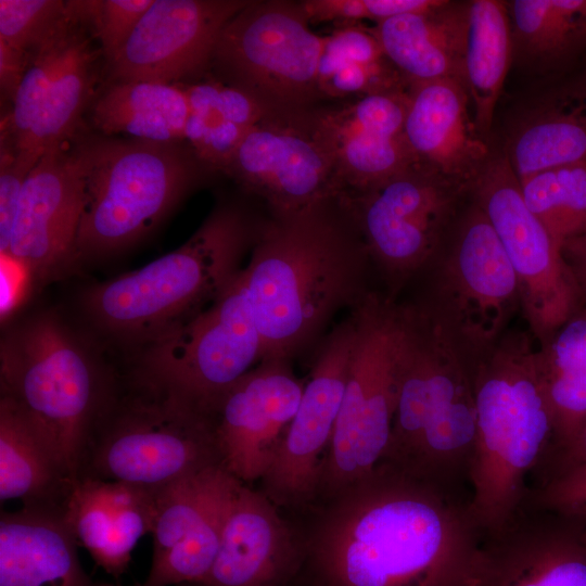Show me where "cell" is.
I'll return each mask as SVG.
<instances>
[{
    "label": "cell",
    "instance_id": "obj_1",
    "mask_svg": "<svg viewBox=\"0 0 586 586\" xmlns=\"http://www.w3.org/2000/svg\"><path fill=\"white\" fill-rule=\"evenodd\" d=\"M484 540L469 489L380 462L329 498L304 561L314 586H471Z\"/></svg>",
    "mask_w": 586,
    "mask_h": 586
},
{
    "label": "cell",
    "instance_id": "obj_2",
    "mask_svg": "<svg viewBox=\"0 0 586 586\" xmlns=\"http://www.w3.org/2000/svg\"><path fill=\"white\" fill-rule=\"evenodd\" d=\"M366 243L340 195L259 222L243 269L260 361H286L323 337L335 315L372 291Z\"/></svg>",
    "mask_w": 586,
    "mask_h": 586
},
{
    "label": "cell",
    "instance_id": "obj_3",
    "mask_svg": "<svg viewBox=\"0 0 586 586\" xmlns=\"http://www.w3.org/2000/svg\"><path fill=\"white\" fill-rule=\"evenodd\" d=\"M470 360L476 409L470 509L488 536L525 507L526 480L547 461L556 426L533 335L505 331Z\"/></svg>",
    "mask_w": 586,
    "mask_h": 586
},
{
    "label": "cell",
    "instance_id": "obj_4",
    "mask_svg": "<svg viewBox=\"0 0 586 586\" xmlns=\"http://www.w3.org/2000/svg\"><path fill=\"white\" fill-rule=\"evenodd\" d=\"M404 334L387 449L381 462L469 488L476 436L470 355L415 305L400 304Z\"/></svg>",
    "mask_w": 586,
    "mask_h": 586
},
{
    "label": "cell",
    "instance_id": "obj_5",
    "mask_svg": "<svg viewBox=\"0 0 586 586\" xmlns=\"http://www.w3.org/2000/svg\"><path fill=\"white\" fill-rule=\"evenodd\" d=\"M259 222L239 207L217 206L181 246L143 267L94 285L84 297L103 330L150 343L208 307L244 268Z\"/></svg>",
    "mask_w": 586,
    "mask_h": 586
},
{
    "label": "cell",
    "instance_id": "obj_6",
    "mask_svg": "<svg viewBox=\"0 0 586 586\" xmlns=\"http://www.w3.org/2000/svg\"><path fill=\"white\" fill-rule=\"evenodd\" d=\"M222 466L211 413L131 372L113 387L88 436L77 477L158 492Z\"/></svg>",
    "mask_w": 586,
    "mask_h": 586
},
{
    "label": "cell",
    "instance_id": "obj_7",
    "mask_svg": "<svg viewBox=\"0 0 586 586\" xmlns=\"http://www.w3.org/2000/svg\"><path fill=\"white\" fill-rule=\"evenodd\" d=\"M72 333L43 314L1 341V396L28 422L59 471L78 476L93 423L114 384Z\"/></svg>",
    "mask_w": 586,
    "mask_h": 586
},
{
    "label": "cell",
    "instance_id": "obj_8",
    "mask_svg": "<svg viewBox=\"0 0 586 586\" xmlns=\"http://www.w3.org/2000/svg\"><path fill=\"white\" fill-rule=\"evenodd\" d=\"M82 208L75 259L123 249L154 228L195 177L174 142L100 139L75 151Z\"/></svg>",
    "mask_w": 586,
    "mask_h": 586
},
{
    "label": "cell",
    "instance_id": "obj_9",
    "mask_svg": "<svg viewBox=\"0 0 586 586\" xmlns=\"http://www.w3.org/2000/svg\"><path fill=\"white\" fill-rule=\"evenodd\" d=\"M355 340L346 387L321 464L327 498L370 474L388 446L404 334L402 305L372 291L351 309Z\"/></svg>",
    "mask_w": 586,
    "mask_h": 586
},
{
    "label": "cell",
    "instance_id": "obj_10",
    "mask_svg": "<svg viewBox=\"0 0 586 586\" xmlns=\"http://www.w3.org/2000/svg\"><path fill=\"white\" fill-rule=\"evenodd\" d=\"M422 275L425 295L411 304L471 355L494 343L521 307L517 273L474 201L418 276Z\"/></svg>",
    "mask_w": 586,
    "mask_h": 586
},
{
    "label": "cell",
    "instance_id": "obj_11",
    "mask_svg": "<svg viewBox=\"0 0 586 586\" xmlns=\"http://www.w3.org/2000/svg\"><path fill=\"white\" fill-rule=\"evenodd\" d=\"M309 24L300 1H250L222 29L213 60L268 111L316 110L326 37Z\"/></svg>",
    "mask_w": 586,
    "mask_h": 586
},
{
    "label": "cell",
    "instance_id": "obj_12",
    "mask_svg": "<svg viewBox=\"0 0 586 586\" xmlns=\"http://www.w3.org/2000/svg\"><path fill=\"white\" fill-rule=\"evenodd\" d=\"M243 269L208 307L146 343L132 372L209 412L262 357Z\"/></svg>",
    "mask_w": 586,
    "mask_h": 586
},
{
    "label": "cell",
    "instance_id": "obj_13",
    "mask_svg": "<svg viewBox=\"0 0 586 586\" xmlns=\"http://www.w3.org/2000/svg\"><path fill=\"white\" fill-rule=\"evenodd\" d=\"M463 192L417 163L366 191L340 194L387 298L396 301L406 284L432 260L448 233Z\"/></svg>",
    "mask_w": 586,
    "mask_h": 586
},
{
    "label": "cell",
    "instance_id": "obj_14",
    "mask_svg": "<svg viewBox=\"0 0 586 586\" xmlns=\"http://www.w3.org/2000/svg\"><path fill=\"white\" fill-rule=\"evenodd\" d=\"M471 190L511 262L521 309L540 342L566 318L578 297L560 249L526 206L505 153L491 155Z\"/></svg>",
    "mask_w": 586,
    "mask_h": 586
},
{
    "label": "cell",
    "instance_id": "obj_15",
    "mask_svg": "<svg viewBox=\"0 0 586 586\" xmlns=\"http://www.w3.org/2000/svg\"><path fill=\"white\" fill-rule=\"evenodd\" d=\"M224 173L271 214L342 193L333 157L311 111H268L244 136Z\"/></svg>",
    "mask_w": 586,
    "mask_h": 586
},
{
    "label": "cell",
    "instance_id": "obj_16",
    "mask_svg": "<svg viewBox=\"0 0 586 586\" xmlns=\"http://www.w3.org/2000/svg\"><path fill=\"white\" fill-rule=\"evenodd\" d=\"M354 340L355 319L349 310L316 347L297 410L262 479V492L275 505H301L318 494L321 464L341 409Z\"/></svg>",
    "mask_w": 586,
    "mask_h": 586
},
{
    "label": "cell",
    "instance_id": "obj_17",
    "mask_svg": "<svg viewBox=\"0 0 586 586\" xmlns=\"http://www.w3.org/2000/svg\"><path fill=\"white\" fill-rule=\"evenodd\" d=\"M239 483L222 466H214L156 492L151 569L138 586L202 584Z\"/></svg>",
    "mask_w": 586,
    "mask_h": 586
},
{
    "label": "cell",
    "instance_id": "obj_18",
    "mask_svg": "<svg viewBox=\"0 0 586 586\" xmlns=\"http://www.w3.org/2000/svg\"><path fill=\"white\" fill-rule=\"evenodd\" d=\"M290 364L259 361L209 411L220 462L244 484L266 474L297 410L305 384Z\"/></svg>",
    "mask_w": 586,
    "mask_h": 586
},
{
    "label": "cell",
    "instance_id": "obj_19",
    "mask_svg": "<svg viewBox=\"0 0 586 586\" xmlns=\"http://www.w3.org/2000/svg\"><path fill=\"white\" fill-rule=\"evenodd\" d=\"M247 0H154L110 63L117 81L173 82L202 71Z\"/></svg>",
    "mask_w": 586,
    "mask_h": 586
},
{
    "label": "cell",
    "instance_id": "obj_20",
    "mask_svg": "<svg viewBox=\"0 0 586 586\" xmlns=\"http://www.w3.org/2000/svg\"><path fill=\"white\" fill-rule=\"evenodd\" d=\"M409 88L314 110L343 192H361L417 164L405 136Z\"/></svg>",
    "mask_w": 586,
    "mask_h": 586
},
{
    "label": "cell",
    "instance_id": "obj_21",
    "mask_svg": "<svg viewBox=\"0 0 586 586\" xmlns=\"http://www.w3.org/2000/svg\"><path fill=\"white\" fill-rule=\"evenodd\" d=\"M63 145L47 151L28 174L8 253L1 255L38 280L59 275L75 260L82 180L75 152Z\"/></svg>",
    "mask_w": 586,
    "mask_h": 586
},
{
    "label": "cell",
    "instance_id": "obj_22",
    "mask_svg": "<svg viewBox=\"0 0 586 586\" xmlns=\"http://www.w3.org/2000/svg\"><path fill=\"white\" fill-rule=\"evenodd\" d=\"M471 586H586V545L575 522L526 504L485 536Z\"/></svg>",
    "mask_w": 586,
    "mask_h": 586
},
{
    "label": "cell",
    "instance_id": "obj_23",
    "mask_svg": "<svg viewBox=\"0 0 586 586\" xmlns=\"http://www.w3.org/2000/svg\"><path fill=\"white\" fill-rule=\"evenodd\" d=\"M263 493L240 482L228 505L214 564L199 586H284L304 562L293 537Z\"/></svg>",
    "mask_w": 586,
    "mask_h": 586
},
{
    "label": "cell",
    "instance_id": "obj_24",
    "mask_svg": "<svg viewBox=\"0 0 586 586\" xmlns=\"http://www.w3.org/2000/svg\"><path fill=\"white\" fill-rule=\"evenodd\" d=\"M469 95L456 79L409 86L405 136L421 166L459 189L471 190L491 153L468 112Z\"/></svg>",
    "mask_w": 586,
    "mask_h": 586
},
{
    "label": "cell",
    "instance_id": "obj_25",
    "mask_svg": "<svg viewBox=\"0 0 586 586\" xmlns=\"http://www.w3.org/2000/svg\"><path fill=\"white\" fill-rule=\"evenodd\" d=\"M156 492L117 481L73 480L64 519L78 544L115 578L127 569L131 551L152 533Z\"/></svg>",
    "mask_w": 586,
    "mask_h": 586
},
{
    "label": "cell",
    "instance_id": "obj_26",
    "mask_svg": "<svg viewBox=\"0 0 586 586\" xmlns=\"http://www.w3.org/2000/svg\"><path fill=\"white\" fill-rule=\"evenodd\" d=\"M64 507H26L0 517V586H117L82 569Z\"/></svg>",
    "mask_w": 586,
    "mask_h": 586
},
{
    "label": "cell",
    "instance_id": "obj_27",
    "mask_svg": "<svg viewBox=\"0 0 586 586\" xmlns=\"http://www.w3.org/2000/svg\"><path fill=\"white\" fill-rule=\"evenodd\" d=\"M519 181L586 162V78L539 95L513 118L504 152Z\"/></svg>",
    "mask_w": 586,
    "mask_h": 586
},
{
    "label": "cell",
    "instance_id": "obj_28",
    "mask_svg": "<svg viewBox=\"0 0 586 586\" xmlns=\"http://www.w3.org/2000/svg\"><path fill=\"white\" fill-rule=\"evenodd\" d=\"M468 16L469 1L443 0L430 10L374 23L370 31L409 86L437 79L463 85Z\"/></svg>",
    "mask_w": 586,
    "mask_h": 586
},
{
    "label": "cell",
    "instance_id": "obj_29",
    "mask_svg": "<svg viewBox=\"0 0 586 586\" xmlns=\"http://www.w3.org/2000/svg\"><path fill=\"white\" fill-rule=\"evenodd\" d=\"M537 355L556 426L548 461L586 423V296L578 295L566 318L537 343Z\"/></svg>",
    "mask_w": 586,
    "mask_h": 586
},
{
    "label": "cell",
    "instance_id": "obj_30",
    "mask_svg": "<svg viewBox=\"0 0 586 586\" xmlns=\"http://www.w3.org/2000/svg\"><path fill=\"white\" fill-rule=\"evenodd\" d=\"M190 104L186 85L125 80L112 85L95 102L93 123L104 133H126L138 140L184 139Z\"/></svg>",
    "mask_w": 586,
    "mask_h": 586
},
{
    "label": "cell",
    "instance_id": "obj_31",
    "mask_svg": "<svg viewBox=\"0 0 586 586\" xmlns=\"http://www.w3.org/2000/svg\"><path fill=\"white\" fill-rule=\"evenodd\" d=\"M190 115L184 139L203 165L224 171L247 131L267 113L244 89L216 79L186 85Z\"/></svg>",
    "mask_w": 586,
    "mask_h": 586
},
{
    "label": "cell",
    "instance_id": "obj_32",
    "mask_svg": "<svg viewBox=\"0 0 586 586\" xmlns=\"http://www.w3.org/2000/svg\"><path fill=\"white\" fill-rule=\"evenodd\" d=\"M512 61L506 2L469 1L463 85L472 101L475 127L482 137L492 127L496 104Z\"/></svg>",
    "mask_w": 586,
    "mask_h": 586
},
{
    "label": "cell",
    "instance_id": "obj_33",
    "mask_svg": "<svg viewBox=\"0 0 586 586\" xmlns=\"http://www.w3.org/2000/svg\"><path fill=\"white\" fill-rule=\"evenodd\" d=\"M73 480L56 468L24 417L0 397V498L64 507Z\"/></svg>",
    "mask_w": 586,
    "mask_h": 586
},
{
    "label": "cell",
    "instance_id": "obj_34",
    "mask_svg": "<svg viewBox=\"0 0 586 586\" xmlns=\"http://www.w3.org/2000/svg\"><path fill=\"white\" fill-rule=\"evenodd\" d=\"M513 59L551 65L586 43V0L507 1Z\"/></svg>",
    "mask_w": 586,
    "mask_h": 586
},
{
    "label": "cell",
    "instance_id": "obj_35",
    "mask_svg": "<svg viewBox=\"0 0 586 586\" xmlns=\"http://www.w3.org/2000/svg\"><path fill=\"white\" fill-rule=\"evenodd\" d=\"M94 56L79 31L54 77L37 120L15 155L34 167L72 136L93 84Z\"/></svg>",
    "mask_w": 586,
    "mask_h": 586
},
{
    "label": "cell",
    "instance_id": "obj_36",
    "mask_svg": "<svg viewBox=\"0 0 586 586\" xmlns=\"http://www.w3.org/2000/svg\"><path fill=\"white\" fill-rule=\"evenodd\" d=\"M84 20L78 1H69L68 13L33 48L34 54L13 99L7 128L12 150L20 148L34 127L54 77L79 33L78 23Z\"/></svg>",
    "mask_w": 586,
    "mask_h": 586
},
{
    "label": "cell",
    "instance_id": "obj_37",
    "mask_svg": "<svg viewBox=\"0 0 586 586\" xmlns=\"http://www.w3.org/2000/svg\"><path fill=\"white\" fill-rule=\"evenodd\" d=\"M520 184L526 206L559 249L586 229V162L542 170Z\"/></svg>",
    "mask_w": 586,
    "mask_h": 586
},
{
    "label": "cell",
    "instance_id": "obj_38",
    "mask_svg": "<svg viewBox=\"0 0 586 586\" xmlns=\"http://www.w3.org/2000/svg\"><path fill=\"white\" fill-rule=\"evenodd\" d=\"M68 11L69 1L1 0L0 41L18 50H33Z\"/></svg>",
    "mask_w": 586,
    "mask_h": 586
},
{
    "label": "cell",
    "instance_id": "obj_39",
    "mask_svg": "<svg viewBox=\"0 0 586 586\" xmlns=\"http://www.w3.org/2000/svg\"><path fill=\"white\" fill-rule=\"evenodd\" d=\"M442 0H303L309 23H374L409 13L430 10Z\"/></svg>",
    "mask_w": 586,
    "mask_h": 586
},
{
    "label": "cell",
    "instance_id": "obj_40",
    "mask_svg": "<svg viewBox=\"0 0 586 586\" xmlns=\"http://www.w3.org/2000/svg\"><path fill=\"white\" fill-rule=\"evenodd\" d=\"M154 0L82 1L87 21L94 26L102 50L111 63Z\"/></svg>",
    "mask_w": 586,
    "mask_h": 586
},
{
    "label": "cell",
    "instance_id": "obj_41",
    "mask_svg": "<svg viewBox=\"0 0 586 586\" xmlns=\"http://www.w3.org/2000/svg\"><path fill=\"white\" fill-rule=\"evenodd\" d=\"M526 504L569 517L586 514V463L539 481Z\"/></svg>",
    "mask_w": 586,
    "mask_h": 586
},
{
    "label": "cell",
    "instance_id": "obj_42",
    "mask_svg": "<svg viewBox=\"0 0 586 586\" xmlns=\"http://www.w3.org/2000/svg\"><path fill=\"white\" fill-rule=\"evenodd\" d=\"M34 167L17 158L12 149L1 146L0 162V252L9 250L13 224L26 178Z\"/></svg>",
    "mask_w": 586,
    "mask_h": 586
},
{
    "label": "cell",
    "instance_id": "obj_43",
    "mask_svg": "<svg viewBox=\"0 0 586 586\" xmlns=\"http://www.w3.org/2000/svg\"><path fill=\"white\" fill-rule=\"evenodd\" d=\"M27 55V51L0 41V85L12 101L29 63L30 58Z\"/></svg>",
    "mask_w": 586,
    "mask_h": 586
},
{
    "label": "cell",
    "instance_id": "obj_44",
    "mask_svg": "<svg viewBox=\"0 0 586 586\" xmlns=\"http://www.w3.org/2000/svg\"><path fill=\"white\" fill-rule=\"evenodd\" d=\"M560 252L578 295L586 296V229L566 239Z\"/></svg>",
    "mask_w": 586,
    "mask_h": 586
},
{
    "label": "cell",
    "instance_id": "obj_45",
    "mask_svg": "<svg viewBox=\"0 0 586 586\" xmlns=\"http://www.w3.org/2000/svg\"><path fill=\"white\" fill-rule=\"evenodd\" d=\"M586 463V423L572 442L553 455L538 472L539 481L569 468Z\"/></svg>",
    "mask_w": 586,
    "mask_h": 586
},
{
    "label": "cell",
    "instance_id": "obj_46",
    "mask_svg": "<svg viewBox=\"0 0 586 586\" xmlns=\"http://www.w3.org/2000/svg\"><path fill=\"white\" fill-rule=\"evenodd\" d=\"M15 263V262H14ZM16 264V263H15ZM20 266H9L5 258H1V319H5L17 303L22 271L16 270ZM24 271V270H23Z\"/></svg>",
    "mask_w": 586,
    "mask_h": 586
},
{
    "label": "cell",
    "instance_id": "obj_47",
    "mask_svg": "<svg viewBox=\"0 0 586 586\" xmlns=\"http://www.w3.org/2000/svg\"><path fill=\"white\" fill-rule=\"evenodd\" d=\"M565 517L570 518L571 520L575 522L579 531L581 537L586 545V514L573 515V517L565 515Z\"/></svg>",
    "mask_w": 586,
    "mask_h": 586
},
{
    "label": "cell",
    "instance_id": "obj_48",
    "mask_svg": "<svg viewBox=\"0 0 586 586\" xmlns=\"http://www.w3.org/2000/svg\"><path fill=\"white\" fill-rule=\"evenodd\" d=\"M119 586V585H117ZM182 586H199V585H195V584H182Z\"/></svg>",
    "mask_w": 586,
    "mask_h": 586
}]
</instances>
